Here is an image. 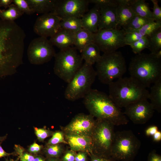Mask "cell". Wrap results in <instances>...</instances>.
Instances as JSON below:
<instances>
[{"mask_svg":"<svg viewBox=\"0 0 161 161\" xmlns=\"http://www.w3.org/2000/svg\"><path fill=\"white\" fill-rule=\"evenodd\" d=\"M35 133L38 139L41 141H43L50 134V132L48 130L42 128L35 127Z\"/></svg>","mask_w":161,"mask_h":161,"instance_id":"cell-38","label":"cell"},{"mask_svg":"<svg viewBox=\"0 0 161 161\" xmlns=\"http://www.w3.org/2000/svg\"><path fill=\"white\" fill-rule=\"evenodd\" d=\"M148 41V48L151 53L155 54L161 49V28L146 36Z\"/></svg>","mask_w":161,"mask_h":161,"instance_id":"cell-28","label":"cell"},{"mask_svg":"<svg viewBox=\"0 0 161 161\" xmlns=\"http://www.w3.org/2000/svg\"><path fill=\"white\" fill-rule=\"evenodd\" d=\"M24 14L13 3L11 4L7 9H0V18L3 20L14 21Z\"/></svg>","mask_w":161,"mask_h":161,"instance_id":"cell-27","label":"cell"},{"mask_svg":"<svg viewBox=\"0 0 161 161\" xmlns=\"http://www.w3.org/2000/svg\"><path fill=\"white\" fill-rule=\"evenodd\" d=\"M30 7L35 13L43 14L52 12L56 0H26Z\"/></svg>","mask_w":161,"mask_h":161,"instance_id":"cell-22","label":"cell"},{"mask_svg":"<svg viewBox=\"0 0 161 161\" xmlns=\"http://www.w3.org/2000/svg\"><path fill=\"white\" fill-rule=\"evenodd\" d=\"M154 21L150 19L135 15L129 23L123 27L125 33L137 30L145 24Z\"/></svg>","mask_w":161,"mask_h":161,"instance_id":"cell-26","label":"cell"},{"mask_svg":"<svg viewBox=\"0 0 161 161\" xmlns=\"http://www.w3.org/2000/svg\"><path fill=\"white\" fill-rule=\"evenodd\" d=\"M130 77L146 87L161 78V59L151 53H141L133 57L129 64Z\"/></svg>","mask_w":161,"mask_h":161,"instance_id":"cell-4","label":"cell"},{"mask_svg":"<svg viewBox=\"0 0 161 161\" xmlns=\"http://www.w3.org/2000/svg\"><path fill=\"white\" fill-rule=\"evenodd\" d=\"M53 46L47 38L40 36L33 39L27 51L30 62L32 64L40 65L49 61L56 54Z\"/></svg>","mask_w":161,"mask_h":161,"instance_id":"cell-11","label":"cell"},{"mask_svg":"<svg viewBox=\"0 0 161 161\" xmlns=\"http://www.w3.org/2000/svg\"><path fill=\"white\" fill-rule=\"evenodd\" d=\"M26 37L14 21L0 20V79L15 74L22 64Z\"/></svg>","mask_w":161,"mask_h":161,"instance_id":"cell-1","label":"cell"},{"mask_svg":"<svg viewBox=\"0 0 161 161\" xmlns=\"http://www.w3.org/2000/svg\"><path fill=\"white\" fill-rule=\"evenodd\" d=\"M123 112L135 124H144L153 117L154 110L147 99L131 103L125 108Z\"/></svg>","mask_w":161,"mask_h":161,"instance_id":"cell-13","label":"cell"},{"mask_svg":"<svg viewBox=\"0 0 161 161\" xmlns=\"http://www.w3.org/2000/svg\"><path fill=\"white\" fill-rule=\"evenodd\" d=\"M63 151V148L59 144L49 145L46 149L47 154L52 158H58L60 156Z\"/></svg>","mask_w":161,"mask_h":161,"instance_id":"cell-32","label":"cell"},{"mask_svg":"<svg viewBox=\"0 0 161 161\" xmlns=\"http://www.w3.org/2000/svg\"><path fill=\"white\" fill-rule=\"evenodd\" d=\"M13 2V0H0V7H4L7 9Z\"/></svg>","mask_w":161,"mask_h":161,"instance_id":"cell-45","label":"cell"},{"mask_svg":"<svg viewBox=\"0 0 161 161\" xmlns=\"http://www.w3.org/2000/svg\"><path fill=\"white\" fill-rule=\"evenodd\" d=\"M91 161H116L111 157H105L95 155L92 153L89 154Z\"/></svg>","mask_w":161,"mask_h":161,"instance_id":"cell-40","label":"cell"},{"mask_svg":"<svg viewBox=\"0 0 161 161\" xmlns=\"http://www.w3.org/2000/svg\"><path fill=\"white\" fill-rule=\"evenodd\" d=\"M124 30L117 28L99 30L94 33V43L103 53L113 52L126 45Z\"/></svg>","mask_w":161,"mask_h":161,"instance_id":"cell-10","label":"cell"},{"mask_svg":"<svg viewBox=\"0 0 161 161\" xmlns=\"http://www.w3.org/2000/svg\"><path fill=\"white\" fill-rule=\"evenodd\" d=\"M6 136L1 137H0V145L1 143L5 139Z\"/></svg>","mask_w":161,"mask_h":161,"instance_id":"cell-52","label":"cell"},{"mask_svg":"<svg viewBox=\"0 0 161 161\" xmlns=\"http://www.w3.org/2000/svg\"><path fill=\"white\" fill-rule=\"evenodd\" d=\"M5 161H17L16 160H6Z\"/></svg>","mask_w":161,"mask_h":161,"instance_id":"cell-53","label":"cell"},{"mask_svg":"<svg viewBox=\"0 0 161 161\" xmlns=\"http://www.w3.org/2000/svg\"><path fill=\"white\" fill-rule=\"evenodd\" d=\"M143 36L137 31L125 33L124 41L126 45L129 44L139 40Z\"/></svg>","mask_w":161,"mask_h":161,"instance_id":"cell-34","label":"cell"},{"mask_svg":"<svg viewBox=\"0 0 161 161\" xmlns=\"http://www.w3.org/2000/svg\"><path fill=\"white\" fill-rule=\"evenodd\" d=\"M95 64L97 76L104 84L109 85L122 77L127 71L126 61L120 51L103 53Z\"/></svg>","mask_w":161,"mask_h":161,"instance_id":"cell-5","label":"cell"},{"mask_svg":"<svg viewBox=\"0 0 161 161\" xmlns=\"http://www.w3.org/2000/svg\"><path fill=\"white\" fill-rule=\"evenodd\" d=\"M108 85L109 95L120 108L148 98L149 92L146 88L131 77H122Z\"/></svg>","mask_w":161,"mask_h":161,"instance_id":"cell-3","label":"cell"},{"mask_svg":"<svg viewBox=\"0 0 161 161\" xmlns=\"http://www.w3.org/2000/svg\"><path fill=\"white\" fill-rule=\"evenodd\" d=\"M153 4V15L155 21L161 23V8L157 0H151Z\"/></svg>","mask_w":161,"mask_h":161,"instance_id":"cell-37","label":"cell"},{"mask_svg":"<svg viewBox=\"0 0 161 161\" xmlns=\"http://www.w3.org/2000/svg\"><path fill=\"white\" fill-rule=\"evenodd\" d=\"M153 140L154 142H158L161 140V131H158L153 136Z\"/></svg>","mask_w":161,"mask_h":161,"instance_id":"cell-46","label":"cell"},{"mask_svg":"<svg viewBox=\"0 0 161 161\" xmlns=\"http://www.w3.org/2000/svg\"><path fill=\"white\" fill-rule=\"evenodd\" d=\"M12 154V153H8L5 151L0 145V158L9 156Z\"/></svg>","mask_w":161,"mask_h":161,"instance_id":"cell-48","label":"cell"},{"mask_svg":"<svg viewBox=\"0 0 161 161\" xmlns=\"http://www.w3.org/2000/svg\"><path fill=\"white\" fill-rule=\"evenodd\" d=\"M21 161H25L23 159H21Z\"/></svg>","mask_w":161,"mask_h":161,"instance_id":"cell-54","label":"cell"},{"mask_svg":"<svg viewBox=\"0 0 161 161\" xmlns=\"http://www.w3.org/2000/svg\"><path fill=\"white\" fill-rule=\"evenodd\" d=\"M151 88L148 99L154 110L161 112V78L155 82Z\"/></svg>","mask_w":161,"mask_h":161,"instance_id":"cell-24","label":"cell"},{"mask_svg":"<svg viewBox=\"0 0 161 161\" xmlns=\"http://www.w3.org/2000/svg\"><path fill=\"white\" fill-rule=\"evenodd\" d=\"M96 76L93 65L84 62L68 83L64 93L65 98L71 101L83 98L92 89Z\"/></svg>","mask_w":161,"mask_h":161,"instance_id":"cell-6","label":"cell"},{"mask_svg":"<svg viewBox=\"0 0 161 161\" xmlns=\"http://www.w3.org/2000/svg\"><path fill=\"white\" fill-rule=\"evenodd\" d=\"M61 143L68 144L65 139L64 133L61 131H57L53 134L52 137L49 140L48 144L56 145Z\"/></svg>","mask_w":161,"mask_h":161,"instance_id":"cell-35","label":"cell"},{"mask_svg":"<svg viewBox=\"0 0 161 161\" xmlns=\"http://www.w3.org/2000/svg\"><path fill=\"white\" fill-rule=\"evenodd\" d=\"M61 19L53 12L42 14L38 17L33 27L34 32L40 37H52L61 29Z\"/></svg>","mask_w":161,"mask_h":161,"instance_id":"cell-14","label":"cell"},{"mask_svg":"<svg viewBox=\"0 0 161 161\" xmlns=\"http://www.w3.org/2000/svg\"><path fill=\"white\" fill-rule=\"evenodd\" d=\"M91 137L92 153L101 156L111 157L115 132L114 126L105 120L97 119Z\"/></svg>","mask_w":161,"mask_h":161,"instance_id":"cell-9","label":"cell"},{"mask_svg":"<svg viewBox=\"0 0 161 161\" xmlns=\"http://www.w3.org/2000/svg\"><path fill=\"white\" fill-rule=\"evenodd\" d=\"M100 17V8L95 5L81 18L82 28L96 33L98 31Z\"/></svg>","mask_w":161,"mask_h":161,"instance_id":"cell-19","label":"cell"},{"mask_svg":"<svg viewBox=\"0 0 161 161\" xmlns=\"http://www.w3.org/2000/svg\"><path fill=\"white\" fill-rule=\"evenodd\" d=\"M75 33L72 32L61 28L49 40L53 46L60 49L72 47L74 45Z\"/></svg>","mask_w":161,"mask_h":161,"instance_id":"cell-18","label":"cell"},{"mask_svg":"<svg viewBox=\"0 0 161 161\" xmlns=\"http://www.w3.org/2000/svg\"><path fill=\"white\" fill-rule=\"evenodd\" d=\"M60 26L61 28L75 33L82 28L81 18L76 17L62 19Z\"/></svg>","mask_w":161,"mask_h":161,"instance_id":"cell-29","label":"cell"},{"mask_svg":"<svg viewBox=\"0 0 161 161\" xmlns=\"http://www.w3.org/2000/svg\"><path fill=\"white\" fill-rule=\"evenodd\" d=\"M48 161H61V160H59L57 158H50Z\"/></svg>","mask_w":161,"mask_h":161,"instance_id":"cell-51","label":"cell"},{"mask_svg":"<svg viewBox=\"0 0 161 161\" xmlns=\"http://www.w3.org/2000/svg\"><path fill=\"white\" fill-rule=\"evenodd\" d=\"M155 57L158 59H161V49H160L155 54H153Z\"/></svg>","mask_w":161,"mask_h":161,"instance_id":"cell-49","label":"cell"},{"mask_svg":"<svg viewBox=\"0 0 161 161\" xmlns=\"http://www.w3.org/2000/svg\"><path fill=\"white\" fill-rule=\"evenodd\" d=\"M132 52L136 54L141 53L143 49L147 48L148 41L146 36H144L139 40L129 45Z\"/></svg>","mask_w":161,"mask_h":161,"instance_id":"cell-31","label":"cell"},{"mask_svg":"<svg viewBox=\"0 0 161 161\" xmlns=\"http://www.w3.org/2000/svg\"><path fill=\"white\" fill-rule=\"evenodd\" d=\"M158 131V128L157 126H152L145 130V133L147 136H152Z\"/></svg>","mask_w":161,"mask_h":161,"instance_id":"cell-43","label":"cell"},{"mask_svg":"<svg viewBox=\"0 0 161 161\" xmlns=\"http://www.w3.org/2000/svg\"><path fill=\"white\" fill-rule=\"evenodd\" d=\"M148 161H161V156L157 154L155 150L152 151L148 154Z\"/></svg>","mask_w":161,"mask_h":161,"instance_id":"cell-41","label":"cell"},{"mask_svg":"<svg viewBox=\"0 0 161 161\" xmlns=\"http://www.w3.org/2000/svg\"><path fill=\"white\" fill-rule=\"evenodd\" d=\"M42 146L35 143H34L30 147L29 151L32 153H35L38 152L41 149Z\"/></svg>","mask_w":161,"mask_h":161,"instance_id":"cell-44","label":"cell"},{"mask_svg":"<svg viewBox=\"0 0 161 161\" xmlns=\"http://www.w3.org/2000/svg\"><path fill=\"white\" fill-rule=\"evenodd\" d=\"M90 114L83 113L76 115L64 129V133L91 137L96 121Z\"/></svg>","mask_w":161,"mask_h":161,"instance_id":"cell-15","label":"cell"},{"mask_svg":"<svg viewBox=\"0 0 161 161\" xmlns=\"http://www.w3.org/2000/svg\"><path fill=\"white\" fill-rule=\"evenodd\" d=\"M118 26L124 27L135 15L130 5L119 4L115 8Z\"/></svg>","mask_w":161,"mask_h":161,"instance_id":"cell-21","label":"cell"},{"mask_svg":"<svg viewBox=\"0 0 161 161\" xmlns=\"http://www.w3.org/2000/svg\"><path fill=\"white\" fill-rule=\"evenodd\" d=\"M88 154L86 152L79 151L78 154H76L75 161H87Z\"/></svg>","mask_w":161,"mask_h":161,"instance_id":"cell-42","label":"cell"},{"mask_svg":"<svg viewBox=\"0 0 161 161\" xmlns=\"http://www.w3.org/2000/svg\"><path fill=\"white\" fill-rule=\"evenodd\" d=\"M160 28L161 23L153 21L145 24L137 31L143 36H147Z\"/></svg>","mask_w":161,"mask_h":161,"instance_id":"cell-30","label":"cell"},{"mask_svg":"<svg viewBox=\"0 0 161 161\" xmlns=\"http://www.w3.org/2000/svg\"><path fill=\"white\" fill-rule=\"evenodd\" d=\"M141 145L140 141L132 131L115 132L111 157L116 161H132Z\"/></svg>","mask_w":161,"mask_h":161,"instance_id":"cell-8","label":"cell"},{"mask_svg":"<svg viewBox=\"0 0 161 161\" xmlns=\"http://www.w3.org/2000/svg\"><path fill=\"white\" fill-rule=\"evenodd\" d=\"M94 43V33L82 28L75 33L74 45L80 52L87 45Z\"/></svg>","mask_w":161,"mask_h":161,"instance_id":"cell-20","label":"cell"},{"mask_svg":"<svg viewBox=\"0 0 161 161\" xmlns=\"http://www.w3.org/2000/svg\"><path fill=\"white\" fill-rule=\"evenodd\" d=\"M76 153L71 150L66 151L62 157L61 161H75Z\"/></svg>","mask_w":161,"mask_h":161,"instance_id":"cell-39","label":"cell"},{"mask_svg":"<svg viewBox=\"0 0 161 161\" xmlns=\"http://www.w3.org/2000/svg\"><path fill=\"white\" fill-rule=\"evenodd\" d=\"M88 0H56L53 11L61 19L81 18L86 13Z\"/></svg>","mask_w":161,"mask_h":161,"instance_id":"cell-12","label":"cell"},{"mask_svg":"<svg viewBox=\"0 0 161 161\" xmlns=\"http://www.w3.org/2000/svg\"><path fill=\"white\" fill-rule=\"evenodd\" d=\"M100 8V17L98 30L117 28L115 8L111 6H104Z\"/></svg>","mask_w":161,"mask_h":161,"instance_id":"cell-17","label":"cell"},{"mask_svg":"<svg viewBox=\"0 0 161 161\" xmlns=\"http://www.w3.org/2000/svg\"><path fill=\"white\" fill-rule=\"evenodd\" d=\"M89 3L94 4L99 7L111 6L116 7L118 4L117 0H88Z\"/></svg>","mask_w":161,"mask_h":161,"instance_id":"cell-36","label":"cell"},{"mask_svg":"<svg viewBox=\"0 0 161 161\" xmlns=\"http://www.w3.org/2000/svg\"><path fill=\"white\" fill-rule=\"evenodd\" d=\"M100 51L94 43L86 46L81 52L80 55L84 62L93 65L100 59Z\"/></svg>","mask_w":161,"mask_h":161,"instance_id":"cell-23","label":"cell"},{"mask_svg":"<svg viewBox=\"0 0 161 161\" xmlns=\"http://www.w3.org/2000/svg\"><path fill=\"white\" fill-rule=\"evenodd\" d=\"M23 157L25 161H34L35 158L34 157L27 153H25L23 155Z\"/></svg>","mask_w":161,"mask_h":161,"instance_id":"cell-47","label":"cell"},{"mask_svg":"<svg viewBox=\"0 0 161 161\" xmlns=\"http://www.w3.org/2000/svg\"><path fill=\"white\" fill-rule=\"evenodd\" d=\"M83 98L86 107L94 117L108 120L114 126L128 123L123 112L106 93L92 89Z\"/></svg>","mask_w":161,"mask_h":161,"instance_id":"cell-2","label":"cell"},{"mask_svg":"<svg viewBox=\"0 0 161 161\" xmlns=\"http://www.w3.org/2000/svg\"><path fill=\"white\" fill-rule=\"evenodd\" d=\"M55 74L67 83L83 64V60L75 47H71L60 49L54 57Z\"/></svg>","mask_w":161,"mask_h":161,"instance_id":"cell-7","label":"cell"},{"mask_svg":"<svg viewBox=\"0 0 161 161\" xmlns=\"http://www.w3.org/2000/svg\"><path fill=\"white\" fill-rule=\"evenodd\" d=\"M13 2L24 13L30 15L35 13L26 0H13Z\"/></svg>","mask_w":161,"mask_h":161,"instance_id":"cell-33","label":"cell"},{"mask_svg":"<svg viewBox=\"0 0 161 161\" xmlns=\"http://www.w3.org/2000/svg\"><path fill=\"white\" fill-rule=\"evenodd\" d=\"M130 6L135 15L154 20L152 12L145 0H132Z\"/></svg>","mask_w":161,"mask_h":161,"instance_id":"cell-25","label":"cell"},{"mask_svg":"<svg viewBox=\"0 0 161 161\" xmlns=\"http://www.w3.org/2000/svg\"><path fill=\"white\" fill-rule=\"evenodd\" d=\"M34 161H45L42 157H37L35 158Z\"/></svg>","mask_w":161,"mask_h":161,"instance_id":"cell-50","label":"cell"},{"mask_svg":"<svg viewBox=\"0 0 161 161\" xmlns=\"http://www.w3.org/2000/svg\"><path fill=\"white\" fill-rule=\"evenodd\" d=\"M64 138L74 151H85L89 154L92 153V142L91 137L64 133Z\"/></svg>","mask_w":161,"mask_h":161,"instance_id":"cell-16","label":"cell"}]
</instances>
